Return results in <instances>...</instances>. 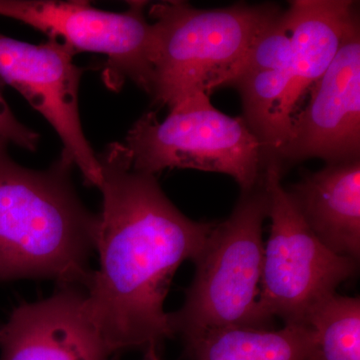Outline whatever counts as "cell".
I'll list each match as a JSON object with an SVG mask.
<instances>
[{
  "label": "cell",
  "mask_w": 360,
  "mask_h": 360,
  "mask_svg": "<svg viewBox=\"0 0 360 360\" xmlns=\"http://www.w3.org/2000/svg\"><path fill=\"white\" fill-rule=\"evenodd\" d=\"M158 347L156 345H149L144 349L143 357L141 360H161Z\"/></svg>",
  "instance_id": "obj_18"
},
{
  "label": "cell",
  "mask_w": 360,
  "mask_h": 360,
  "mask_svg": "<svg viewBox=\"0 0 360 360\" xmlns=\"http://www.w3.org/2000/svg\"><path fill=\"white\" fill-rule=\"evenodd\" d=\"M283 172L276 156L265 158L271 231L264 245L260 303L272 319L305 326L317 303L355 276L359 262L333 252L310 231L281 184Z\"/></svg>",
  "instance_id": "obj_6"
},
{
  "label": "cell",
  "mask_w": 360,
  "mask_h": 360,
  "mask_svg": "<svg viewBox=\"0 0 360 360\" xmlns=\"http://www.w3.org/2000/svg\"><path fill=\"white\" fill-rule=\"evenodd\" d=\"M283 11L276 4L245 2L219 9L179 0L150 6L153 103L172 110L193 94L227 86L257 35Z\"/></svg>",
  "instance_id": "obj_3"
},
{
  "label": "cell",
  "mask_w": 360,
  "mask_h": 360,
  "mask_svg": "<svg viewBox=\"0 0 360 360\" xmlns=\"http://www.w3.org/2000/svg\"><path fill=\"white\" fill-rule=\"evenodd\" d=\"M290 59L291 39L283 11L281 15L277 16L276 20L257 35L233 78L245 73L260 71L276 70L288 72Z\"/></svg>",
  "instance_id": "obj_16"
},
{
  "label": "cell",
  "mask_w": 360,
  "mask_h": 360,
  "mask_svg": "<svg viewBox=\"0 0 360 360\" xmlns=\"http://www.w3.org/2000/svg\"><path fill=\"white\" fill-rule=\"evenodd\" d=\"M0 139V283L52 279L89 288L99 214L78 198L72 163L63 156L46 170L21 167Z\"/></svg>",
  "instance_id": "obj_2"
},
{
  "label": "cell",
  "mask_w": 360,
  "mask_h": 360,
  "mask_svg": "<svg viewBox=\"0 0 360 360\" xmlns=\"http://www.w3.org/2000/svg\"><path fill=\"white\" fill-rule=\"evenodd\" d=\"M75 52L49 37L32 44L0 33V79L25 97L53 127L63 144L61 155L77 167L87 186L101 179L98 158L85 137L78 110V89L84 70Z\"/></svg>",
  "instance_id": "obj_8"
},
{
  "label": "cell",
  "mask_w": 360,
  "mask_h": 360,
  "mask_svg": "<svg viewBox=\"0 0 360 360\" xmlns=\"http://www.w3.org/2000/svg\"><path fill=\"white\" fill-rule=\"evenodd\" d=\"M356 6L350 0H293L284 11L291 59L290 84L277 112L283 146L300 101L333 63L352 26L359 22Z\"/></svg>",
  "instance_id": "obj_11"
},
{
  "label": "cell",
  "mask_w": 360,
  "mask_h": 360,
  "mask_svg": "<svg viewBox=\"0 0 360 360\" xmlns=\"http://www.w3.org/2000/svg\"><path fill=\"white\" fill-rule=\"evenodd\" d=\"M146 6V1H130L127 11L112 13L84 0H0V16L60 40L75 53L103 54L108 86L120 90L129 78L149 94L155 35L144 13Z\"/></svg>",
  "instance_id": "obj_7"
},
{
  "label": "cell",
  "mask_w": 360,
  "mask_h": 360,
  "mask_svg": "<svg viewBox=\"0 0 360 360\" xmlns=\"http://www.w3.org/2000/svg\"><path fill=\"white\" fill-rule=\"evenodd\" d=\"M0 139L7 143L26 149L28 151L37 150L39 143V134L28 129L16 118L13 110L6 103L0 90Z\"/></svg>",
  "instance_id": "obj_17"
},
{
  "label": "cell",
  "mask_w": 360,
  "mask_h": 360,
  "mask_svg": "<svg viewBox=\"0 0 360 360\" xmlns=\"http://www.w3.org/2000/svg\"><path fill=\"white\" fill-rule=\"evenodd\" d=\"M312 340L307 360H360L359 296H328L310 310Z\"/></svg>",
  "instance_id": "obj_14"
},
{
  "label": "cell",
  "mask_w": 360,
  "mask_h": 360,
  "mask_svg": "<svg viewBox=\"0 0 360 360\" xmlns=\"http://www.w3.org/2000/svg\"><path fill=\"white\" fill-rule=\"evenodd\" d=\"M137 172L198 169L229 175L241 191L264 179L265 150L243 117L217 110L210 96L196 94L175 105L163 122L149 111L132 125L124 144Z\"/></svg>",
  "instance_id": "obj_5"
},
{
  "label": "cell",
  "mask_w": 360,
  "mask_h": 360,
  "mask_svg": "<svg viewBox=\"0 0 360 360\" xmlns=\"http://www.w3.org/2000/svg\"><path fill=\"white\" fill-rule=\"evenodd\" d=\"M311 340L309 326L285 324L278 330L227 326L184 341L191 360H307Z\"/></svg>",
  "instance_id": "obj_13"
},
{
  "label": "cell",
  "mask_w": 360,
  "mask_h": 360,
  "mask_svg": "<svg viewBox=\"0 0 360 360\" xmlns=\"http://www.w3.org/2000/svg\"><path fill=\"white\" fill-rule=\"evenodd\" d=\"M285 191L326 248L359 262L360 158L326 163Z\"/></svg>",
  "instance_id": "obj_12"
},
{
  "label": "cell",
  "mask_w": 360,
  "mask_h": 360,
  "mask_svg": "<svg viewBox=\"0 0 360 360\" xmlns=\"http://www.w3.org/2000/svg\"><path fill=\"white\" fill-rule=\"evenodd\" d=\"M97 158L103 205L99 269L86 290L89 314L112 354L160 347L174 336L165 302L175 272L198 257L215 222L186 217L155 175L134 169L124 144L110 143Z\"/></svg>",
  "instance_id": "obj_1"
},
{
  "label": "cell",
  "mask_w": 360,
  "mask_h": 360,
  "mask_svg": "<svg viewBox=\"0 0 360 360\" xmlns=\"http://www.w3.org/2000/svg\"><path fill=\"white\" fill-rule=\"evenodd\" d=\"M269 217L264 181L240 198L231 217L215 222L205 248L194 260L195 274L184 305L168 314L174 335L182 340L210 329L245 326L272 329L274 319L260 303L264 243Z\"/></svg>",
  "instance_id": "obj_4"
},
{
  "label": "cell",
  "mask_w": 360,
  "mask_h": 360,
  "mask_svg": "<svg viewBox=\"0 0 360 360\" xmlns=\"http://www.w3.org/2000/svg\"><path fill=\"white\" fill-rule=\"evenodd\" d=\"M89 314L86 290L58 286L39 302L21 303L0 326V360H110Z\"/></svg>",
  "instance_id": "obj_10"
},
{
  "label": "cell",
  "mask_w": 360,
  "mask_h": 360,
  "mask_svg": "<svg viewBox=\"0 0 360 360\" xmlns=\"http://www.w3.org/2000/svg\"><path fill=\"white\" fill-rule=\"evenodd\" d=\"M359 22L309 89L307 106L291 122L290 137L276 156L283 165L310 158L326 163L360 158Z\"/></svg>",
  "instance_id": "obj_9"
},
{
  "label": "cell",
  "mask_w": 360,
  "mask_h": 360,
  "mask_svg": "<svg viewBox=\"0 0 360 360\" xmlns=\"http://www.w3.org/2000/svg\"><path fill=\"white\" fill-rule=\"evenodd\" d=\"M290 78L286 71L245 73L227 86L238 90L243 106V120L264 146L265 155H276L283 146L277 127V112L288 91Z\"/></svg>",
  "instance_id": "obj_15"
}]
</instances>
